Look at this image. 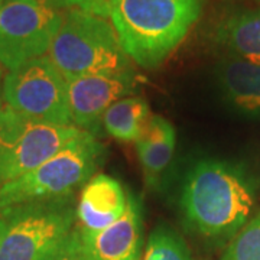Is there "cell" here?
I'll return each mask as SVG.
<instances>
[{
  "mask_svg": "<svg viewBox=\"0 0 260 260\" xmlns=\"http://www.w3.org/2000/svg\"><path fill=\"white\" fill-rule=\"evenodd\" d=\"M254 201L256 185L249 174L220 159L197 162L181 194L186 221L207 239H233L251 218Z\"/></svg>",
  "mask_w": 260,
  "mask_h": 260,
  "instance_id": "obj_1",
  "label": "cell"
},
{
  "mask_svg": "<svg viewBox=\"0 0 260 260\" xmlns=\"http://www.w3.org/2000/svg\"><path fill=\"white\" fill-rule=\"evenodd\" d=\"M201 0H112L109 19L129 59L155 68L184 41Z\"/></svg>",
  "mask_w": 260,
  "mask_h": 260,
  "instance_id": "obj_2",
  "label": "cell"
},
{
  "mask_svg": "<svg viewBox=\"0 0 260 260\" xmlns=\"http://www.w3.org/2000/svg\"><path fill=\"white\" fill-rule=\"evenodd\" d=\"M47 56L65 77L133 73L112 22L67 9Z\"/></svg>",
  "mask_w": 260,
  "mask_h": 260,
  "instance_id": "obj_3",
  "label": "cell"
},
{
  "mask_svg": "<svg viewBox=\"0 0 260 260\" xmlns=\"http://www.w3.org/2000/svg\"><path fill=\"white\" fill-rule=\"evenodd\" d=\"M104 155V145L94 135L83 132L45 162L2 186L0 208L73 197L78 186L93 178Z\"/></svg>",
  "mask_w": 260,
  "mask_h": 260,
  "instance_id": "obj_4",
  "label": "cell"
},
{
  "mask_svg": "<svg viewBox=\"0 0 260 260\" xmlns=\"http://www.w3.org/2000/svg\"><path fill=\"white\" fill-rule=\"evenodd\" d=\"M71 197L0 208V260H41L74 230Z\"/></svg>",
  "mask_w": 260,
  "mask_h": 260,
  "instance_id": "obj_5",
  "label": "cell"
},
{
  "mask_svg": "<svg viewBox=\"0 0 260 260\" xmlns=\"http://www.w3.org/2000/svg\"><path fill=\"white\" fill-rule=\"evenodd\" d=\"M55 0H3L0 5V65L13 71L45 56L64 12Z\"/></svg>",
  "mask_w": 260,
  "mask_h": 260,
  "instance_id": "obj_6",
  "label": "cell"
},
{
  "mask_svg": "<svg viewBox=\"0 0 260 260\" xmlns=\"http://www.w3.org/2000/svg\"><path fill=\"white\" fill-rule=\"evenodd\" d=\"M2 100L3 106L29 119L55 126H74L67 78L47 55L5 75Z\"/></svg>",
  "mask_w": 260,
  "mask_h": 260,
  "instance_id": "obj_7",
  "label": "cell"
},
{
  "mask_svg": "<svg viewBox=\"0 0 260 260\" xmlns=\"http://www.w3.org/2000/svg\"><path fill=\"white\" fill-rule=\"evenodd\" d=\"M83 130L29 119L3 106L0 110V188L55 155Z\"/></svg>",
  "mask_w": 260,
  "mask_h": 260,
  "instance_id": "obj_8",
  "label": "cell"
},
{
  "mask_svg": "<svg viewBox=\"0 0 260 260\" xmlns=\"http://www.w3.org/2000/svg\"><path fill=\"white\" fill-rule=\"evenodd\" d=\"M71 120L77 129L97 135L104 113L113 104L135 93L136 75L94 74L65 77Z\"/></svg>",
  "mask_w": 260,
  "mask_h": 260,
  "instance_id": "obj_9",
  "label": "cell"
},
{
  "mask_svg": "<svg viewBox=\"0 0 260 260\" xmlns=\"http://www.w3.org/2000/svg\"><path fill=\"white\" fill-rule=\"evenodd\" d=\"M75 229L88 260H142V207L132 194L126 213L107 229L100 232H87L77 225Z\"/></svg>",
  "mask_w": 260,
  "mask_h": 260,
  "instance_id": "obj_10",
  "label": "cell"
},
{
  "mask_svg": "<svg viewBox=\"0 0 260 260\" xmlns=\"http://www.w3.org/2000/svg\"><path fill=\"white\" fill-rule=\"evenodd\" d=\"M129 205V195L121 184L109 175H95L80 194L75 208L78 227L87 232H100L120 220Z\"/></svg>",
  "mask_w": 260,
  "mask_h": 260,
  "instance_id": "obj_11",
  "label": "cell"
},
{
  "mask_svg": "<svg viewBox=\"0 0 260 260\" xmlns=\"http://www.w3.org/2000/svg\"><path fill=\"white\" fill-rule=\"evenodd\" d=\"M177 133L162 116H152L148 127L136 142V152L148 188L158 185L175 153Z\"/></svg>",
  "mask_w": 260,
  "mask_h": 260,
  "instance_id": "obj_12",
  "label": "cell"
},
{
  "mask_svg": "<svg viewBox=\"0 0 260 260\" xmlns=\"http://www.w3.org/2000/svg\"><path fill=\"white\" fill-rule=\"evenodd\" d=\"M217 77L224 95L236 109L260 114V64L229 58L217 67Z\"/></svg>",
  "mask_w": 260,
  "mask_h": 260,
  "instance_id": "obj_13",
  "label": "cell"
},
{
  "mask_svg": "<svg viewBox=\"0 0 260 260\" xmlns=\"http://www.w3.org/2000/svg\"><path fill=\"white\" fill-rule=\"evenodd\" d=\"M217 37L237 58L260 64V9L244 10L225 19Z\"/></svg>",
  "mask_w": 260,
  "mask_h": 260,
  "instance_id": "obj_14",
  "label": "cell"
},
{
  "mask_svg": "<svg viewBox=\"0 0 260 260\" xmlns=\"http://www.w3.org/2000/svg\"><path fill=\"white\" fill-rule=\"evenodd\" d=\"M148 103L142 97H124L104 113L102 126L119 142H138L150 120Z\"/></svg>",
  "mask_w": 260,
  "mask_h": 260,
  "instance_id": "obj_15",
  "label": "cell"
},
{
  "mask_svg": "<svg viewBox=\"0 0 260 260\" xmlns=\"http://www.w3.org/2000/svg\"><path fill=\"white\" fill-rule=\"evenodd\" d=\"M142 260H194L185 242L177 232L165 225L156 227L145 247Z\"/></svg>",
  "mask_w": 260,
  "mask_h": 260,
  "instance_id": "obj_16",
  "label": "cell"
},
{
  "mask_svg": "<svg viewBox=\"0 0 260 260\" xmlns=\"http://www.w3.org/2000/svg\"><path fill=\"white\" fill-rule=\"evenodd\" d=\"M220 260H260V213L233 237Z\"/></svg>",
  "mask_w": 260,
  "mask_h": 260,
  "instance_id": "obj_17",
  "label": "cell"
},
{
  "mask_svg": "<svg viewBox=\"0 0 260 260\" xmlns=\"http://www.w3.org/2000/svg\"><path fill=\"white\" fill-rule=\"evenodd\" d=\"M41 260H88L84 254L77 229L74 227V230L62 242L56 244L51 251H48Z\"/></svg>",
  "mask_w": 260,
  "mask_h": 260,
  "instance_id": "obj_18",
  "label": "cell"
},
{
  "mask_svg": "<svg viewBox=\"0 0 260 260\" xmlns=\"http://www.w3.org/2000/svg\"><path fill=\"white\" fill-rule=\"evenodd\" d=\"M59 3L68 9H77L97 15L100 18H109L112 0H59Z\"/></svg>",
  "mask_w": 260,
  "mask_h": 260,
  "instance_id": "obj_19",
  "label": "cell"
},
{
  "mask_svg": "<svg viewBox=\"0 0 260 260\" xmlns=\"http://www.w3.org/2000/svg\"><path fill=\"white\" fill-rule=\"evenodd\" d=\"M2 84H3V77H2V68H0V110L3 107V100H2Z\"/></svg>",
  "mask_w": 260,
  "mask_h": 260,
  "instance_id": "obj_20",
  "label": "cell"
},
{
  "mask_svg": "<svg viewBox=\"0 0 260 260\" xmlns=\"http://www.w3.org/2000/svg\"><path fill=\"white\" fill-rule=\"evenodd\" d=\"M2 3H3V0H0V5H2Z\"/></svg>",
  "mask_w": 260,
  "mask_h": 260,
  "instance_id": "obj_21",
  "label": "cell"
},
{
  "mask_svg": "<svg viewBox=\"0 0 260 260\" xmlns=\"http://www.w3.org/2000/svg\"><path fill=\"white\" fill-rule=\"evenodd\" d=\"M55 2H58V3H59V0H55Z\"/></svg>",
  "mask_w": 260,
  "mask_h": 260,
  "instance_id": "obj_22",
  "label": "cell"
}]
</instances>
